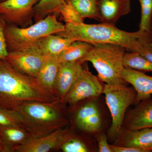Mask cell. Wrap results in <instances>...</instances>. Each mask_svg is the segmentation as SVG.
<instances>
[{
  "instance_id": "obj_1",
  "label": "cell",
  "mask_w": 152,
  "mask_h": 152,
  "mask_svg": "<svg viewBox=\"0 0 152 152\" xmlns=\"http://www.w3.org/2000/svg\"><path fill=\"white\" fill-rule=\"evenodd\" d=\"M56 34L92 44L118 45L125 48L127 51H137L144 44L152 42V32L140 30L129 32L119 29L115 25L105 23L97 24L66 23L64 30Z\"/></svg>"
},
{
  "instance_id": "obj_2",
  "label": "cell",
  "mask_w": 152,
  "mask_h": 152,
  "mask_svg": "<svg viewBox=\"0 0 152 152\" xmlns=\"http://www.w3.org/2000/svg\"><path fill=\"white\" fill-rule=\"evenodd\" d=\"M35 78L19 72L6 60H0V106L15 110L28 102H50L58 99Z\"/></svg>"
},
{
  "instance_id": "obj_3",
  "label": "cell",
  "mask_w": 152,
  "mask_h": 152,
  "mask_svg": "<svg viewBox=\"0 0 152 152\" xmlns=\"http://www.w3.org/2000/svg\"><path fill=\"white\" fill-rule=\"evenodd\" d=\"M66 104L59 99L50 102H28L18 106L25 126L34 137H42L69 126Z\"/></svg>"
},
{
  "instance_id": "obj_4",
  "label": "cell",
  "mask_w": 152,
  "mask_h": 152,
  "mask_svg": "<svg viewBox=\"0 0 152 152\" xmlns=\"http://www.w3.org/2000/svg\"><path fill=\"white\" fill-rule=\"evenodd\" d=\"M89 52L79 61L90 62L98 73L97 77L105 84L111 86H127L122 77L124 68V58L127 51L125 48L110 44H93Z\"/></svg>"
},
{
  "instance_id": "obj_5",
  "label": "cell",
  "mask_w": 152,
  "mask_h": 152,
  "mask_svg": "<svg viewBox=\"0 0 152 152\" xmlns=\"http://www.w3.org/2000/svg\"><path fill=\"white\" fill-rule=\"evenodd\" d=\"M57 14H50L26 28L15 25L6 26L5 34L8 49L13 52L37 49L38 42L41 38L62 31L65 25L58 21Z\"/></svg>"
},
{
  "instance_id": "obj_6",
  "label": "cell",
  "mask_w": 152,
  "mask_h": 152,
  "mask_svg": "<svg viewBox=\"0 0 152 152\" xmlns=\"http://www.w3.org/2000/svg\"><path fill=\"white\" fill-rule=\"evenodd\" d=\"M103 94L112 117L111 124L107 130V136L108 140L113 143L122 127L128 109L136 103L137 92L133 87L117 86L105 84Z\"/></svg>"
},
{
  "instance_id": "obj_7",
  "label": "cell",
  "mask_w": 152,
  "mask_h": 152,
  "mask_svg": "<svg viewBox=\"0 0 152 152\" xmlns=\"http://www.w3.org/2000/svg\"><path fill=\"white\" fill-rule=\"evenodd\" d=\"M97 98L86 99L67 107L69 124L75 132L95 136L102 131L103 121Z\"/></svg>"
},
{
  "instance_id": "obj_8",
  "label": "cell",
  "mask_w": 152,
  "mask_h": 152,
  "mask_svg": "<svg viewBox=\"0 0 152 152\" xmlns=\"http://www.w3.org/2000/svg\"><path fill=\"white\" fill-rule=\"evenodd\" d=\"M104 85L97 76L90 72L87 66L83 67L64 102L70 106L86 99L98 97L103 94Z\"/></svg>"
},
{
  "instance_id": "obj_9",
  "label": "cell",
  "mask_w": 152,
  "mask_h": 152,
  "mask_svg": "<svg viewBox=\"0 0 152 152\" xmlns=\"http://www.w3.org/2000/svg\"><path fill=\"white\" fill-rule=\"evenodd\" d=\"M40 0H5L0 2V15L22 28L33 24L34 8Z\"/></svg>"
},
{
  "instance_id": "obj_10",
  "label": "cell",
  "mask_w": 152,
  "mask_h": 152,
  "mask_svg": "<svg viewBox=\"0 0 152 152\" xmlns=\"http://www.w3.org/2000/svg\"><path fill=\"white\" fill-rule=\"evenodd\" d=\"M70 126L42 137H33L16 150V152H48L58 151L59 147L73 133Z\"/></svg>"
},
{
  "instance_id": "obj_11",
  "label": "cell",
  "mask_w": 152,
  "mask_h": 152,
  "mask_svg": "<svg viewBox=\"0 0 152 152\" xmlns=\"http://www.w3.org/2000/svg\"><path fill=\"white\" fill-rule=\"evenodd\" d=\"M37 49L9 52L6 60L19 72L35 78L45 58Z\"/></svg>"
},
{
  "instance_id": "obj_12",
  "label": "cell",
  "mask_w": 152,
  "mask_h": 152,
  "mask_svg": "<svg viewBox=\"0 0 152 152\" xmlns=\"http://www.w3.org/2000/svg\"><path fill=\"white\" fill-rule=\"evenodd\" d=\"M135 105L126 113L123 127L132 131L152 128V98L143 100Z\"/></svg>"
},
{
  "instance_id": "obj_13",
  "label": "cell",
  "mask_w": 152,
  "mask_h": 152,
  "mask_svg": "<svg viewBox=\"0 0 152 152\" xmlns=\"http://www.w3.org/2000/svg\"><path fill=\"white\" fill-rule=\"evenodd\" d=\"M82 65L79 61L60 63L55 87V95L58 99L64 102L83 69Z\"/></svg>"
},
{
  "instance_id": "obj_14",
  "label": "cell",
  "mask_w": 152,
  "mask_h": 152,
  "mask_svg": "<svg viewBox=\"0 0 152 152\" xmlns=\"http://www.w3.org/2000/svg\"><path fill=\"white\" fill-rule=\"evenodd\" d=\"M113 145L138 148L152 152V128L132 131L122 127Z\"/></svg>"
},
{
  "instance_id": "obj_15",
  "label": "cell",
  "mask_w": 152,
  "mask_h": 152,
  "mask_svg": "<svg viewBox=\"0 0 152 152\" xmlns=\"http://www.w3.org/2000/svg\"><path fill=\"white\" fill-rule=\"evenodd\" d=\"M122 77L125 82L132 85L135 90L137 92L136 104L151 97L152 76L148 75L140 71L124 68L122 72Z\"/></svg>"
},
{
  "instance_id": "obj_16",
  "label": "cell",
  "mask_w": 152,
  "mask_h": 152,
  "mask_svg": "<svg viewBox=\"0 0 152 152\" xmlns=\"http://www.w3.org/2000/svg\"><path fill=\"white\" fill-rule=\"evenodd\" d=\"M34 137L23 127L0 125V138L4 152H16L18 148Z\"/></svg>"
},
{
  "instance_id": "obj_17",
  "label": "cell",
  "mask_w": 152,
  "mask_h": 152,
  "mask_svg": "<svg viewBox=\"0 0 152 152\" xmlns=\"http://www.w3.org/2000/svg\"><path fill=\"white\" fill-rule=\"evenodd\" d=\"M99 8L102 23L115 25L131 11L130 0H99Z\"/></svg>"
},
{
  "instance_id": "obj_18",
  "label": "cell",
  "mask_w": 152,
  "mask_h": 152,
  "mask_svg": "<svg viewBox=\"0 0 152 152\" xmlns=\"http://www.w3.org/2000/svg\"><path fill=\"white\" fill-rule=\"evenodd\" d=\"M60 62L58 56H46L42 67L35 78L39 85L55 95V87Z\"/></svg>"
},
{
  "instance_id": "obj_19",
  "label": "cell",
  "mask_w": 152,
  "mask_h": 152,
  "mask_svg": "<svg viewBox=\"0 0 152 152\" xmlns=\"http://www.w3.org/2000/svg\"><path fill=\"white\" fill-rule=\"evenodd\" d=\"M75 40L56 34L45 36L39 41L37 49L45 56H59Z\"/></svg>"
},
{
  "instance_id": "obj_20",
  "label": "cell",
  "mask_w": 152,
  "mask_h": 152,
  "mask_svg": "<svg viewBox=\"0 0 152 152\" xmlns=\"http://www.w3.org/2000/svg\"><path fill=\"white\" fill-rule=\"evenodd\" d=\"M88 137V136L74 130L73 133L60 146L58 151L63 152L96 151Z\"/></svg>"
},
{
  "instance_id": "obj_21",
  "label": "cell",
  "mask_w": 152,
  "mask_h": 152,
  "mask_svg": "<svg viewBox=\"0 0 152 152\" xmlns=\"http://www.w3.org/2000/svg\"><path fill=\"white\" fill-rule=\"evenodd\" d=\"M94 45L76 40L69 45L58 56L60 63L77 61L85 57L92 49Z\"/></svg>"
},
{
  "instance_id": "obj_22",
  "label": "cell",
  "mask_w": 152,
  "mask_h": 152,
  "mask_svg": "<svg viewBox=\"0 0 152 152\" xmlns=\"http://www.w3.org/2000/svg\"><path fill=\"white\" fill-rule=\"evenodd\" d=\"M83 19H93L102 22L99 8V0H69Z\"/></svg>"
},
{
  "instance_id": "obj_23",
  "label": "cell",
  "mask_w": 152,
  "mask_h": 152,
  "mask_svg": "<svg viewBox=\"0 0 152 152\" xmlns=\"http://www.w3.org/2000/svg\"><path fill=\"white\" fill-rule=\"evenodd\" d=\"M67 0H40L34 8V20L37 22L50 14L59 13L60 9Z\"/></svg>"
},
{
  "instance_id": "obj_24",
  "label": "cell",
  "mask_w": 152,
  "mask_h": 152,
  "mask_svg": "<svg viewBox=\"0 0 152 152\" xmlns=\"http://www.w3.org/2000/svg\"><path fill=\"white\" fill-rule=\"evenodd\" d=\"M125 68L143 72H152V62L137 52L127 51L124 58Z\"/></svg>"
},
{
  "instance_id": "obj_25",
  "label": "cell",
  "mask_w": 152,
  "mask_h": 152,
  "mask_svg": "<svg viewBox=\"0 0 152 152\" xmlns=\"http://www.w3.org/2000/svg\"><path fill=\"white\" fill-rule=\"evenodd\" d=\"M0 125L25 127L24 121L20 114L16 110L0 106Z\"/></svg>"
},
{
  "instance_id": "obj_26",
  "label": "cell",
  "mask_w": 152,
  "mask_h": 152,
  "mask_svg": "<svg viewBox=\"0 0 152 152\" xmlns=\"http://www.w3.org/2000/svg\"><path fill=\"white\" fill-rule=\"evenodd\" d=\"M141 6L139 30L152 32V0H138Z\"/></svg>"
},
{
  "instance_id": "obj_27",
  "label": "cell",
  "mask_w": 152,
  "mask_h": 152,
  "mask_svg": "<svg viewBox=\"0 0 152 152\" xmlns=\"http://www.w3.org/2000/svg\"><path fill=\"white\" fill-rule=\"evenodd\" d=\"M59 13L61 15L66 24H78L84 23L83 19L72 6L69 0H67L61 7Z\"/></svg>"
},
{
  "instance_id": "obj_28",
  "label": "cell",
  "mask_w": 152,
  "mask_h": 152,
  "mask_svg": "<svg viewBox=\"0 0 152 152\" xmlns=\"http://www.w3.org/2000/svg\"><path fill=\"white\" fill-rule=\"evenodd\" d=\"M6 26L7 22L0 15V60H6L9 53L5 34Z\"/></svg>"
},
{
  "instance_id": "obj_29",
  "label": "cell",
  "mask_w": 152,
  "mask_h": 152,
  "mask_svg": "<svg viewBox=\"0 0 152 152\" xmlns=\"http://www.w3.org/2000/svg\"><path fill=\"white\" fill-rule=\"evenodd\" d=\"M98 143V151L99 152H113L110 144L108 143L107 134L102 131L95 136Z\"/></svg>"
},
{
  "instance_id": "obj_30",
  "label": "cell",
  "mask_w": 152,
  "mask_h": 152,
  "mask_svg": "<svg viewBox=\"0 0 152 152\" xmlns=\"http://www.w3.org/2000/svg\"><path fill=\"white\" fill-rule=\"evenodd\" d=\"M152 62V45L151 42L144 44L137 51Z\"/></svg>"
},
{
  "instance_id": "obj_31",
  "label": "cell",
  "mask_w": 152,
  "mask_h": 152,
  "mask_svg": "<svg viewBox=\"0 0 152 152\" xmlns=\"http://www.w3.org/2000/svg\"><path fill=\"white\" fill-rule=\"evenodd\" d=\"M113 152H145L144 150L130 147H122L110 144Z\"/></svg>"
},
{
  "instance_id": "obj_32",
  "label": "cell",
  "mask_w": 152,
  "mask_h": 152,
  "mask_svg": "<svg viewBox=\"0 0 152 152\" xmlns=\"http://www.w3.org/2000/svg\"><path fill=\"white\" fill-rule=\"evenodd\" d=\"M0 152H4V145L1 138H0Z\"/></svg>"
},
{
  "instance_id": "obj_33",
  "label": "cell",
  "mask_w": 152,
  "mask_h": 152,
  "mask_svg": "<svg viewBox=\"0 0 152 152\" xmlns=\"http://www.w3.org/2000/svg\"><path fill=\"white\" fill-rule=\"evenodd\" d=\"M5 1V0H0V2L3 1Z\"/></svg>"
},
{
  "instance_id": "obj_34",
  "label": "cell",
  "mask_w": 152,
  "mask_h": 152,
  "mask_svg": "<svg viewBox=\"0 0 152 152\" xmlns=\"http://www.w3.org/2000/svg\"><path fill=\"white\" fill-rule=\"evenodd\" d=\"M151 44H152V42H151Z\"/></svg>"
}]
</instances>
